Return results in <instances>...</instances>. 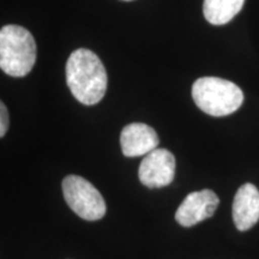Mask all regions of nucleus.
I'll use <instances>...</instances> for the list:
<instances>
[{
	"label": "nucleus",
	"mask_w": 259,
	"mask_h": 259,
	"mask_svg": "<svg viewBox=\"0 0 259 259\" xmlns=\"http://www.w3.org/2000/svg\"><path fill=\"white\" fill-rule=\"evenodd\" d=\"M66 83L77 101L87 106L99 103L107 90V72L95 53L79 48L71 53L65 67Z\"/></svg>",
	"instance_id": "f257e3e1"
},
{
	"label": "nucleus",
	"mask_w": 259,
	"mask_h": 259,
	"mask_svg": "<svg viewBox=\"0 0 259 259\" xmlns=\"http://www.w3.org/2000/svg\"><path fill=\"white\" fill-rule=\"evenodd\" d=\"M36 61V44L30 31L19 25L0 30V67L12 77H24Z\"/></svg>",
	"instance_id": "f03ea898"
},
{
	"label": "nucleus",
	"mask_w": 259,
	"mask_h": 259,
	"mask_svg": "<svg viewBox=\"0 0 259 259\" xmlns=\"http://www.w3.org/2000/svg\"><path fill=\"white\" fill-rule=\"evenodd\" d=\"M192 97L200 111L212 116L234 113L244 102L242 90L234 83L219 77H202L192 85Z\"/></svg>",
	"instance_id": "7ed1b4c3"
},
{
	"label": "nucleus",
	"mask_w": 259,
	"mask_h": 259,
	"mask_svg": "<svg viewBox=\"0 0 259 259\" xmlns=\"http://www.w3.org/2000/svg\"><path fill=\"white\" fill-rule=\"evenodd\" d=\"M61 186L67 205L80 219L97 221L106 215L105 199L88 180L78 176H67Z\"/></svg>",
	"instance_id": "20e7f679"
},
{
	"label": "nucleus",
	"mask_w": 259,
	"mask_h": 259,
	"mask_svg": "<svg viewBox=\"0 0 259 259\" xmlns=\"http://www.w3.org/2000/svg\"><path fill=\"white\" fill-rule=\"evenodd\" d=\"M176 176V157L167 149L157 148L143 158L138 169L141 183L149 189L168 186Z\"/></svg>",
	"instance_id": "39448f33"
},
{
	"label": "nucleus",
	"mask_w": 259,
	"mask_h": 259,
	"mask_svg": "<svg viewBox=\"0 0 259 259\" xmlns=\"http://www.w3.org/2000/svg\"><path fill=\"white\" fill-rule=\"evenodd\" d=\"M220 204L213 191L202 190L187 194L176 212V220L180 226L192 227L204 220L211 218Z\"/></svg>",
	"instance_id": "423d86ee"
},
{
	"label": "nucleus",
	"mask_w": 259,
	"mask_h": 259,
	"mask_svg": "<svg viewBox=\"0 0 259 259\" xmlns=\"http://www.w3.org/2000/svg\"><path fill=\"white\" fill-rule=\"evenodd\" d=\"M160 139L156 131L143 122H132L122 128L120 145L126 157L148 155L157 149Z\"/></svg>",
	"instance_id": "0eeeda50"
},
{
	"label": "nucleus",
	"mask_w": 259,
	"mask_h": 259,
	"mask_svg": "<svg viewBox=\"0 0 259 259\" xmlns=\"http://www.w3.org/2000/svg\"><path fill=\"white\" fill-rule=\"evenodd\" d=\"M233 221L240 232L248 231L259 221V191L252 184H245L233 200Z\"/></svg>",
	"instance_id": "6e6552de"
},
{
	"label": "nucleus",
	"mask_w": 259,
	"mask_h": 259,
	"mask_svg": "<svg viewBox=\"0 0 259 259\" xmlns=\"http://www.w3.org/2000/svg\"><path fill=\"white\" fill-rule=\"evenodd\" d=\"M245 0H204L203 14L212 25L229 23L244 6Z\"/></svg>",
	"instance_id": "1a4fd4ad"
},
{
	"label": "nucleus",
	"mask_w": 259,
	"mask_h": 259,
	"mask_svg": "<svg viewBox=\"0 0 259 259\" xmlns=\"http://www.w3.org/2000/svg\"><path fill=\"white\" fill-rule=\"evenodd\" d=\"M9 128V113L4 102L0 103V137H4Z\"/></svg>",
	"instance_id": "9d476101"
},
{
	"label": "nucleus",
	"mask_w": 259,
	"mask_h": 259,
	"mask_svg": "<svg viewBox=\"0 0 259 259\" xmlns=\"http://www.w3.org/2000/svg\"><path fill=\"white\" fill-rule=\"evenodd\" d=\"M125 2H131V0H125Z\"/></svg>",
	"instance_id": "9b49d317"
}]
</instances>
